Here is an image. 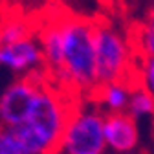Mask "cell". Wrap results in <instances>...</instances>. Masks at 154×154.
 I'll list each match as a JSON object with an SVG mask.
<instances>
[{
	"mask_svg": "<svg viewBox=\"0 0 154 154\" xmlns=\"http://www.w3.org/2000/svg\"><path fill=\"white\" fill-rule=\"evenodd\" d=\"M0 154H24L8 128L0 127Z\"/></svg>",
	"mask_w": 154,
	"mask_h": 154,
	"instance_id": "8",
	"label": "cell"
},
{
	"mask_svg": "<svg viewBox=\"0 0 154 154\" xmlns=\"http://www.w3.org/2000/svg\"><path fill=\"white\" fill-rule=\"evenodd\" d=\"M63 57L66 70L85 95L95 85L94 17L70 11L63 33Z\"/></svg>",
	"mask_w": 154,
	"mask_h": 154,
	"instance_id": "2",
	"label": "cell"
},
{
	"mask_svg": "<svg viewBox=\"0 0 154 154\" xmlns=\"http://www.w3.org/2000/svg\"><path fill=\"white\" fill-rule=\"evenodd\" d=\"M97 4L108 11L110 15H123L125 13V0H97Z\"/></svg>",
	"mask_w": 154,
	"mask_h": 154,
	"instance_id": "9",
	"label": "cell"
},
{
	"mask_svg": "<svg viewBox=\"0 0 154 154\" xmlns=\"http://www.w3.org/2000/svg\"><path fill=\"white\" fill-rule=\"evenodd\" d=\"M70 154H99L105 149L103 119L99 114L79 118L68 130L66 143Z\"/></svg>",
	"mask_w": 154,
	"mask_h": 154,
	"instance_id": "4",
	"label": "cell"
},
{
	"mask_svg": "<svg viewBox=\"0 0 154 154\" xmlns=\"http://www.w3.org/2000/svg\"><path fill=\"white\" fill-rule=\"evenodd\" d=\"M42 79L41 68H31L4 92L0 97V127H15L26 119L35 94Z\"/></svg>",
	"mask_w": 154,
	"mask_h": 154,
	"instance_id": "3",
	"label": "cell"
},
{
	"mask_svg": "<svg viewBox=\"0 0 154 154\" xmlns=\"http://www.w3.org/2000/svg\"><path fill=\"white\" fill-rule=\"evenodd\" d=\"M0 63L17 70H22L35 63L38 66H42L44 57L35 38H28V41H18L0 48Z\"/></svg>",
	"mask_w": 154,
	"mask_h": 154,
	"instance_id": "6",
	"label": "cell"
},
{
	"mask_svg": "<svg viewBox=\"0 0 154 154\" xmlns=\"http://www.w3.org/2000/svg\"><path fill=\"white\" fill-rule=\"evenodd\" d=\"M42 79L31 108L9 134L24 154H61L70 127L81 118L83 92L75 81H64L42 70Z\"/></svg>",
	"mask_w": 154,
	"mask_h": 154,
	"instance_id": "1",
	"label": "cell"
},
{
	"mask_svg": "<svg viewBox=\"0 0 154 154\" xmlns=\"http://www.w3.org/2000/svg\"><path fill=\"white\" fill-rule=\"evenodd\" d=\"M103 136L116 150H132L138 143L136 118L130 112H110L103 123Z\"/></svg>",
	"mask_w": 154,
	"mask_h": 154,
	"instance_id": "5",
	"label": "cell"
},
{
	"mask_svg": "<svg viewBox=\"0 0 154 154\" xmlns=\"http://www.w3.org/2000/svg\"><path fill=\"white\" fill-rule=\"evenodd\" d=\"M152 112V94L150 92H136L130 99V114L136 118L140 114Z\"/></svg>",
	"mask_w": 154,
	"mask_h": 154,
	"instance_id": "7",
	"label": "cell"
}]
</instances>
